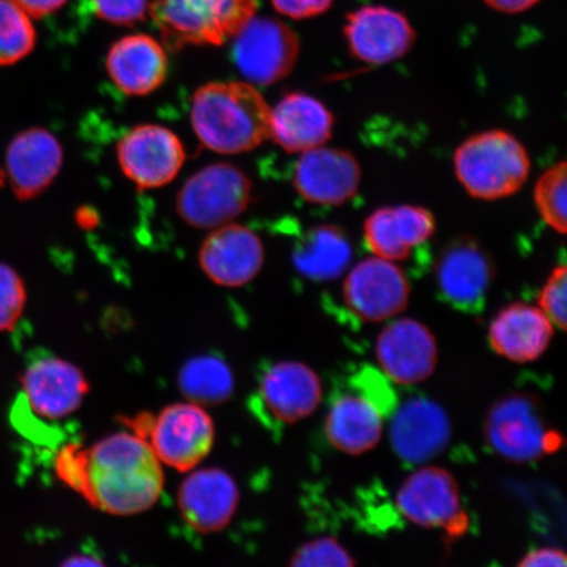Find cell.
Listing matches in <instances>:
<instances>
[{
	"instance_id": "cell-1",
	"label": "cell",
	"mask_w": 567,
	"mask_h": 567,
	"mask_svg": "<svg viewBox=\"0 0 567 567\" xmlns=\"http://www.w3.org/2000/svg\"><path fill=\"white\" fill-rule=\"evenodd\" d=\"M55 473L90 505L116 516L147 512L165 486L163 464L136 432H117L89 449L65 446L55 458Z\"/></svg>"
},
{
	"instance_id": "cell-2",
	"label": "cell",
	"mask_w": 567,
	"mask_h": 567,
	"mask_svg": "<svg viewBox=\"0 0 567 567\" xmlns=\"http://www.w3.org/2000/svg\"><path fill=\"white\" fill-rule=\"evenodd\" d=\"M190 123L209 151L245 153L269 138L271 109L254 84L213 82L195 92Z\"/></svg>"
},
{
	"instance_id": "cell-3",
	"label": "cell",
	"mask_w": 567,
	"mask_h": 567,
	"mask_svg": "<svg viewBox=\"0 0 567 567\" xmlns=\"http://www.w3.org/2000/svg\"><path fill=\"white\" fill-rule=\"evenodd\" d=\"M526 146L514 134L491 130L473 134L453 155V169L473 198L502 200L519 193L530 174Z\"/></svg>"
},
{
	"instance_id": "cell-4",
	"label": "cell",
	"mask_w": 567,
	"mask_h": 567,
	"mask_svg": "<svg viewBox=\"0 0 567 567\" xmlns=\"http://www.w3.org/2000/svg\"><path fill=\"white\" fill-rule=\"evenodd\" d=\"M257 0H155L152 18L166 45H221L257 12Z\"/></svg>"
},
{
	"instance_id": "cell-5",
	"label": "cell",
	"mask_w": 567,
	"mask_h": 567,
	"mask_svg": "<svg viewBox=\"0 0 567 567\" xmlns=\"http://www.w3.org/2000/svg\"><path fill=\"white\" fill-rule=\"evenodd\" d=\"M132 430L151 444L163 465L183 473L207 458L216 437L208 411L189 401L174 403L158 415H140L132 421Z\"/></svg>"
},
{
	"instance_id": "cell-6",
	"label": "cell",
	"mask_w": 567,
	"mask_h": 567,
	"mask_svg": "<svg viewBox=\"0 0 567 567\" xmlns=\"http://www.w3.org/2000/svg\"><path fill=\"white\" fill-rule=\"evenodd\" d=\"M484 434L495 455L514 464L534 463L564 445L563 436L548 429L535 396L524 393L508 394L494 403Z\"/></svg>"
},
{
	"instance_id": "cell-7",
	"label": "cell",
	"mask_w": 567,
	"mask_h": 567,
	"mask_svg": "<svg viewBox=\"0 0 567 567\" xmlns=\"http://www.w3.org/2000/svg\"><path fill=\"white\" fill-rule=\"evenodd\" d=\"M252 200L248 176L229 163H216L190 176L177 195V213L197 229H216L237 218Z\"/></svg>"
},
{
	"instance_id": "cell-8",
	"label": "cell",
	"mask_w": 567,
	"mask_h": 567,
	"mask_svg": "<svg viewBox=\"0 0 567 567\" xmlns=\"http://www.w3.org/2000/svg\"><path fill=\"white\" fill-rule=\"evenodd\" d=\"M396 507L417 527L444 529L451 538L470 528L457 481L441 466L425 465L403 481Z\"/></svg>"
},
{
	"instance_id": "cell-9",
	"label": "cell",
	"mask_w": 567,
	"mask_h": 567,
	"mask_svg": "<svg viewBox=\"0 0 567 567\" xmlns=\"http://www.w3.org/2000/svg\"><path fill=\"white\" fill-rule=\"evenodd\" d=\"M231 56L246 80L271 86L287 78L300 54L292 28L271 18H252L234 35Z\"/></svg>"
},
{
	"instance_id": "cell-10",
	"label": "cell",
	"mask_w": 567,
	"mask_h": 567,
	"mask_svg": "<svg viewBox=\"0 0 567 567\" xmlns=\"http://www.w3.org/2000/svg\"><path fill=\"white\" fill-rule=\"evenodd\" d=\"M411 295L405 272L390 261L374 257L349 269L343 297L354 316L365 322H384L405 311Z\"/></svg>"
},
{
	"instance_id": "cell-11",
	"label": "cell",
	"mask_w": 567,
	"mask_h": 567,
	"mask_svg": "<svg viewBox=\"0 0 567 567\" xmlns=\"http://www.w3.org/2000/svg\"><path fill=\"white\" fill-rule=\"evenodd\" d=\"M343 33L353 59L371 66L401 60L416 39L409 19L384 6H364L350 12Z\"/></svg>"
},
{
	"instance_id": "cell-12",
	"label": "cell",
	"mask_w": 567,
	"mask_h": 567,
	"mask_svg": "<svg viewBox=\"0 0 567 567\" xmlns=\"http://www.w3.org/2000/svg\"><path fill=\"white\" fill-rule=\"evenodd\" d=\"M117 159L138 189H154L175 179L186 161V151L181 138L167 127L141 125L120 140Z\"/></svg>"
},
{
	"instance_id": "cell-13",
	"label": "cell",
	"mask_w": 567,
	"mask_h": 567,
	"mask_svg": "<svg viewBox=\"0 0 567 567\" xmlns=\"http://www.w3.org/2000/svg\"><path fill=\"white\" fill-rule=\"evenodd\" d=\"M375 359L386 378L396 384H421L436 370L437 342L427 326L416 319H394L379 334Z\"/></svg>"
},
{
	"instance_id": "cell-14",
	"label": "cell",
	"mask_w": 567,
	"mask_h": 567,
	"mask_svg": "<svg viewBox=\"0 0 567 567\" xmlns=\"http://www.w3.org/2000/svg\"><path fill=\"white\" fill-rule=\"evenodd\" d=\"M439 293L451 307L474 313L485 307L494 280V265L473 238H458L444 248L435 267Z\"/></svg>"
},
{
	"instance_id": "cell-15",
	"label": "cell",
	"mask_w": 567,
	"mask_h": 567,
	"mask_svg": "<svg viewBox=\"0 0 567 567\" xmlns=\"http://www.w3.org/2000/svg\"><path fill=\"white\" fill-rule=\"evenodd\" d=\"M24 405L44 421H61L80 410L90 392L86 375L68 360L42 358L21 379Z\"/></svg>"
},
{
	"instance_id": "cell-16",
	"label": "cell",
	"mask_w": 567,
	"mask_h": 567,
	"mask_svg": "<svg viewBox=\"0 0 567 567\" xmlns=\"http://www.w3.org/2000/svg\"><path fill=\"white\" fill-rule=\"evenodd\" d=\"M390 444L402 461L424 465L446 450L452 439L449 414L434 400L410 399L396 409L389 425Z\"/></svg>"
},
{
	"instance_id": "cell-17",
	"label": "cell",
	"mask_w": 567,
	"mask_h": 567,
	"mask_svg": "<svg viewBox=\"0 0 567 567\" xmlns=\"http://www.w3.org/2000/svg\"><path fill=\"white\" fill-rule=\"evenodd\" d=\"M297 193L317 205H342L357 196L361 167L344 148L319 146L301 154L293 175Z\"/></svg>"
},
{
	"instance_id": "cell-18",
	"label": "cell",
	"mask_w": 567,
	"mask_h": 567,
	"mask_svg": "<svg viewBox=\"0 0 567 567\" xmlns=\"http://www.w3.org/2000/svg\"><path fill=\"white\" fill-rule=\"evenodd\" d=\"M239 499L237 482L218 467L190 471L177 492L183 519L200 534H216L228 527Z\"/></svg>"
},
{
	"instance_id": "cell-19",
	"label": "cell",
	"mask_w": 567,
	"mask_h": 567,
	"mask_svg": "<svg viewBox=\"0 0 567 567\" xmlns=\"http://www.w3.org/2000/svg\"><path fill=\"white\" fill-rule=\"evenodd\" d=\"M200 267L217 286L238 288L257 278L265 265V247L243 225H223L200 248Z\"/></svg>"
},
{
	"instance_id": "cell-20",
	"label": "cell",
	"mask_w": 567,
	"mask_h": 567,
	"mask_svg": "<svg viewBox=\"0 0 567 567\" xmlns=\"http://www.w3.org/2000/svg\"><path fill=\"white\" fill-rule=\"evenodd\" d=\"M63 163V148L54 134L31 127L11 141L6 173L19 200H32L51 187Z\"/></svg>"
},
{
	"instance_id": "cell-21",
	"label": "cell",
	"mask_w": 567,
	"mask_h": 567,
	"mask_svg": "<svg viewBox=\"0 0 567 567\" xmlns=\"http://www.w3.org/2000/svg\"><path fill=\"white\" fill-rule=\"evenodd\" d=\"M436 219L420 205H396L374 210L364 223V243L374 257L400 264L413 248L434 236Z\"/></svg>"
},
{
	"instance_id": "cell-22",
	"label": "cell",
	"mask_w": 567,
	"mask_h": 567,
	"mask_svg": "<svg viewBox=\"0 0 567 567\" xmlns=\"http://www.w3.org/2000/svg\"><path fill=\"white\" fill-rule=\"evenodd\" d=\"M555 324L535 305L514 302L501 309L488 326V343L501 358L517 364L540 359L549 349Z\"/></svg>"
},
{
	"instance_id": "cell-23",
	"label": "cell",
	"mask_w": 567,
	"mask_h": 567,
	"mask_svg": "<svg viewBox=\"0 0 567 567\" xmlns=\"http://www.w3.org/2000/svg\"><path fill=\"white\" fill-rule=\"evenodd\" d=\"M260 401L275 421L293 424L309 417L321 405L323 386L319 375L301 361H280L266 371Z\"/></svg>"
},
{
	"instance_id": "cell-24",
	"label": "cell",
	"mask_w": 567,
	"mask_h": 567,
	"mask_svg": "<svg viewBox=\"0 0 567 567\" xmlns=\"http://www.w3.org/2000/svg\"><path fill=\"white\" fill-rule=\"evenodd\" d=\"M334 125V115L328 105L315 96L292 92L271 110L269 137L282 151L302 154L328 144Z\"/></svg>"
},
{
	"instance_id": "cell-25",
	"label": "cell",
	"mask_w": 567,
	"mask_h": 567,
	"mask_svg": "<svg viewBox=\"0 0 567 567\" xmlns=\"http://www.w3.org/2000/svg\"><path fill=\"white\" fill-rule=\"evenodd\" d=\"M324 434L339 452L364 455L381 442L384 410L368 392L339 395L326 416Z\"/></svg>"
},
{
	"instance_id": "cell-26",
	"label": "cell",
	"mask_w": 567,
	"mask_h": 567,
	"mask_svg": "<svg viewBox=\"0 0 567 567\" xmlns=\"http://www.w3.org/2000/svg\"><path fill=\"white\" fill-rule=\"evenodd\" d=\"M106 71L124 94L145 96L165 83L168 74L167 55L152 35H126L110 49Z\"/></svg>"
},
{
	"instance_id": "cell-27",
	"label": "cell",
	"mask_w": 567,
	"mask_h": 567,
	"mask_svg": "<svg viewBox=\"0 0 567 567\" xmlns=\"http://www.w3.org/2000/svg\"><path fill=\"white\" fill-rule=\"evenodd\" d=\"M352 246L349 236L338 226L322 225L305 234L295 247L293 265L305 278L332 281L349 271Z\"/></svg>"
},
{
	"instance_id": "cell-28",
	"label": "cell",
	"mask_w": 567,
	"mask_h": 567,
	"mask_svg": "<svg viewBox=\"0 0 567 567\" xmlns=\"http://www.w3.org/2000/svg\"><path fill=\"white\" fill-rule=\"evenodd\" d=\"M179 388L189 402L200 406L219 405L230 399L234 378L224 360L216 357H196L183 365Z\"/></svg>"
},
{
	"instance_id": "cell-29",
	"label": "cell",
	"mask_w": 567,
	"mask_h": 567,
	"mask_svg": "<svg viewBox=\"0 0 567 567\" xmlns=\"http://www.w3.org/2000/svg\"><path fill=\"white\" fill-rule=\"evenodd\" d=\"M31 17L16 0H0V66L13 65L33 51Z\"/></svg>"
},
{
	"instance_id": "cell-30",
	"label": "cell",
	"mask_w": 567,
	"mask_h": 567,
	"mask_svg": "<svg viewBox=\"0 0 567 567\" xmlns=\"http://www.w3.org/2000/svg\"><path fill=\"white\" fill-rule=\"evenodd\" d=\"M567 165L556 163L544 172L535 186V204L543 221L558 234L567 230Z\"/></svg>"
},
{
	"instance_id": "cell-31",
	"label": "cell",
	"mask_w": 567,
	"mask_h": 567,
	"mask_svg": "<svg viewBox=\"0 0 567 567\" xmlns=\"http://www.w3.org/2000/svg\"><path fill=\"white\" fill-rule=\"evenodd\" d=\"M296 567H352L353 556L336 537L323 536L303 544L290 558Z\"/></svg>"
},
{
	"instance_id": "cell-32",
	"label": "cell",
	"mask_w": 567,
	"mask_h": 567,
	"mask_svg": "<svg viewBox=\"0 0 567 567\" xmlns=\"http://www.w3.org/2000/svg\"><path fill=\"white\" fill-rule=\"evenodd\" d=\"M27 290L16 269L0 264V332L9 331L23 315Z\"/></svg>"
},
{
	"instance_id": "cell-33",
	"label": "cell",
	"mask_w": 567,
	"mask_h": 567,
	"mask_svg": "<svg viewBox=\"0 0 567 567\" xmlns=\"http://www.w3.org/2000/svg\"><path fill=\"white\" fill-rule=\"evenodd\" d=\"M566 266H557L548 276L537 297L538 308L547 315L555 328L563 331L566 329Z\"/></svg>"
},
{
	"instance_id": "cell-34",
	"label": "cell",
	"mask_w": 567,
	"mask_h": 567,
	"mask_svg": "<svg viewBox=\"0 0 567 567\" xmlns=\"http://www.w3.org/2000/svg\"><path fill=\"white\" fill-rule=\"evenodd\" d=\"M96 16L113 24L131 25L144 20L147 0H91Z\"/></svg>"
},
{
	"instance_id": "cell-35",
	"label": "cell",
	"mask_w": 567,
	"mask_h": 567,
	"mask_svg": "<svg viewBox=\"0 0 567 567\" xmlns=\"http://www.w3.org/2000/svg\"><path fill=\"white\" fill-rule=\"evenodd\" d=\"M271 2L281 16L302 20L321 16L334 4L336 0H271Z\"/></svg>"
},
{
	"instance_id": "cell-36",
	"label": "cell",
	"mask_w": 567,
	"mask_h": 567,
	"mask_svg": "<svg viewBox=\"0 0 567 567\" xmlns=\"http://www.w3.org/2000/svg\"><path fill=\"white\" fill-rule=\"evenodd\" d=\"M565 551L557 548H538L527 553L517 564L519 567H564L566 566Z\"/></svg>"
},
{
	"instance_id": "cell-37",
	"label": "cell",
	"mask_w": 567,
	"mask_h": 567,
	"mask_svg": "<svg viewBox=\"0 0 567 567\" xmlns=\"http://www.w3.org/2000/svg\"><path fill=\"white\" fill-rule=\"evenodd\" d=\"M28 16L32 18H44L59 11L68 0H16Z\"/></svg>"
},
{
	"instance_id": "cell-38",
	"label": "cell",
	"mask_w": 567,
	"mask_h": 567,
	"mask_svg": "<svg viewBox=\"0 0 567 567\" xmlns=\"http://www.w3.org/2000/svg\"><path fill=\"white\" fill-rule=\"evenodd\" d=\"M540 0H485L493 10L503 13H520L526 12L536 6Z\"/></svg>"
}]
</instances>
